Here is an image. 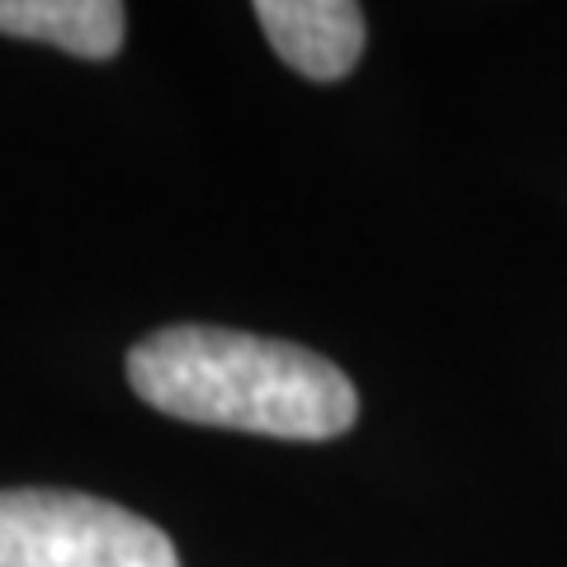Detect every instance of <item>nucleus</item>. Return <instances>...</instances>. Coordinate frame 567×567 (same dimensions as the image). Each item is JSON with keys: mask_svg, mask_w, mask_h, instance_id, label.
Instances as JSON below:
<instances>
[{"mask_svg": "<svg viewBox=\"0 0 567 567\" xmlns=\"http://www.w3.org/2000/svg\"><path fill=\"white\" fill-rule=\"evenodd\" d=\"M133 393L175 421L270 440H336L360 416L354 383L317 350L227 327H162L128 350Z\"/></svg>", "mask_w": 567, "mask_h": 567, "instance_id": "nucleus-1", "label": "nucleus"}, {"mask_svg": "<svg viewBox=\"0 0 567 567\" xmlns=\"http://www.w3.org/2000/svg\"><path fill=\"white\" fill-rule=\"evenodd\" d=\"M0 567H181L162 525L62 487L0 492Z\"/></svg>", "mask_w": 567, "mask_h": 567, "instance_id": "nucleus-2", "label": "nucleus"}, {"mask_svg": "<svg viewBox=\"0 0 567 567\" xmlns=\"http://www.w3.org/2000/svg\"><path fill=\"white\" fill-rule=\"evenodd\" d=\"M256 20L275 52L308 81H341L364 52V10L354 0H260Z\"/></svg>", "mask_w": 567, "mask_h": 567, "instance_id": "nucleus-3", "label": "nucleus"}, {"mask_svg": "<svg viewBox=\"0 0 567 567\" xmlns=\"http://www.w3.org/2000/svg\"><path fill=\"white\" fill-rule=\"evenodd\" d=\"M128 10L118 0H0V33L52 43L85 62H110L123 48Z\"/></svg>", "mask_w": 567, "mask_h": 567, "instance_id": "nucleus-4", "label": "nucleus"}]
</instances>
